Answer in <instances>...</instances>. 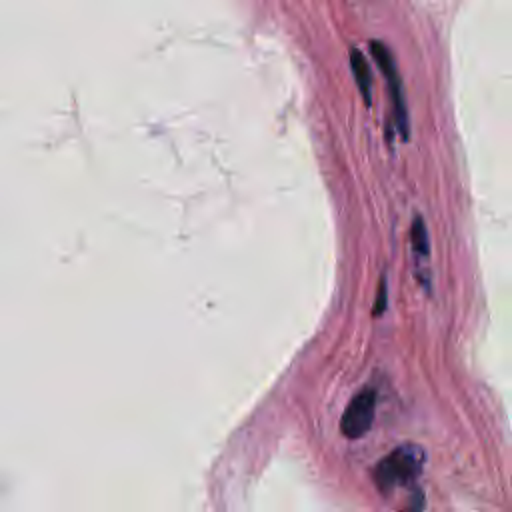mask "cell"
Here are the masks:
<instances>
[{
    "label": "cell",
    "instance_id": "1",
    "mask_svg": "<svg viewBox=\"0 0 512 512\" xmlns=\"http://www.w3.org/2000/svg\"><path fill=\"white\" fill-rule=\"evenodd\" d=\"M424 466V450L416 444H402L384 456L374 468V484L382 494L412 484Z\"/></svg>",
    "mask_w": 512,
    "mask_h": 512
},
{
    "label": "cell",
    "instance_id": "2",
    "mask_svg": "<svg viewBox=\"0 0 512 512\" xmlns=\"http://www.w3.org/2000/svg\"><path fill=\"white\" fill-rule=\"evenodd\" d=\"M370 52L378 64V68L382 70L384 78L388 80V88H390V100H392V108H394V120H396V130L408 138V108H406V100H404V88H402V78L396 66V60L392 56V52L388 50L386 44L372 40L370 42Z\"/></svg>",
    "mask_w": 512,
    "mask_h": 512
},
{
    "label": "cell",
    "instance_id": "3",
    "mask_svg": "<svg viewBox=\"0 0 512 512\" xmlns=\"http://www.w3.org/2000/svg\"><path fill=\"white\" fill-rule=\"evenodd\" d=\"M374 414H376V392L372 388H364L348 402L340 418L342 434L350 440L362 438L370 430L374 422Z\"/></svg>",
    "mask_w": 512,
    "mask_h": 512
},
{
    "label": "cell",
    "instance_id": "4",
    "mask_svg": "<svg viewBox=\"0 0 512 512\" xmlns=\"http://www.w3.org/2000/svg\"><path fill=\"white\" fill-rule=\"evenodd\" d=\"M350 68L352 74L356 78V86L366 102V106H370L372 102V74L368 68V62L364 58V54L358 48H350Z\"/></svg>",
    "mask_w": 512,
    "mask_h": 512
},
{
    "label": "cell",
    "instance_id": "5",
    "mask_svg": "<svg viewBox=\"0 0 512 512\" xmlns=\"http://www.w3.org/2000/svg\"><path fill=\"white\" fill-rule=\"evenodd\" d=\"M410 242H412V250H414L416 256L428 258V254H430V238H428L426 222H424L420 216H416V218L412 220Z\"/></svg>",
    "mask_w": 512,
    "mask_h": 512
},
{
    "label": "cell",
    "instance_id": "6",
    "mask_svg": "<svg viewBox=\"0 0 512 512\" xmlns=\"http://www.w3.org/2000/svg\"><path fill=\"white\" fill-rule=\"evenodd\" d=\"M384 306H386V282H384V278H382L380 288H378V302H376V306H374V316L382 314Z\"/></svg>",
    "mask_w": 512,
    "mask_h": 512
}]
</instances>
